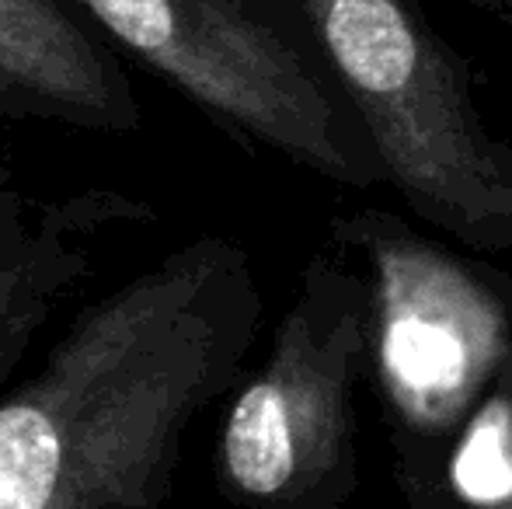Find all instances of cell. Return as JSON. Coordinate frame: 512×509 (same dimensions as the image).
Instances as JSON below:
<instances>
[{"instance_id": "obj_9", "label": "cell", "mask_w": 512, "mask_h": 509, "mask_svg": "<svg viewBox=\"0 0 512 509\" xmlns=\"http://www.w3.org/2000/svg\"><path fill=\"white\" fill-rule=\"evenodd\" d=\"M32 213H35V203L21 192L11 157H7L4 147H0V252L25 231Z\"/></svg>"}, {"instance_id": "obj_2", "label": "cell", "mask_w": 512, "mask_h": 509, "mask_svg": "<svg viewBox=\"0 0 512 509\" xmlns=\"http://www.w3.org/2000/svg\"><path fill=\"white\" fill-rule=\"evenodd\" d=\"M297 7L408 210L474 252H512V147L485 126L464 56L418 0Z\"/></svg>"}, {"instance_id": "obj_8", "label": "cell", "mask_w": 512, "mask_h": 509, "mask_svg": "<svg viewBox=\"0 0 512 509\" xmlns=\"http://www.w3.org/2000/svg\"><path fill=\"white\" fill-rule=\"evenodd\" d=\"M499 391H495V398H485L488 405H495V422H499V429H495V489L492 496H488L485 509H512V353H509V363L506 370H502L499 381Z\"/></svg>"}, {"instance_id": "obj_1", "label": "cell", "mask_w": 512, "mask_h": 509, "mask_svg": "<svg viewBox=\"0 0 512 509\" xmlns=\"http://www.w3.org/2000/svg\"><path fill=\"white\" fill-rule=\"evenodd\" d=\"M262 311L251 255L223 234L88 300L0 391V509H164Z\"/></svg>"}, {"instance_id": "obj_4", "label": "cell", "mask_w": 512, "mask_h": 509, "mask_svg": "<svg viewBox=\"0 0 512 509\" xmlns=\"http://www.w3.org/2000/svg\"><path fill=\"white\" fill-rule=\"evenodd\" d=\"M237 140L349 185L380 161L297 0H70Z\"/></svg>"}, {"instance_id": "obj_10", "label": "cell", "mask_w": 512, "mask_h": 509, "mask_svg": "<svg viewBox=\"0 0 512 509\" xmlns=\"http://www.w3.org/2000/svg\"><path fill=\"white\" fill-rule=\"evenodd\" d=\"M481 11L499 14V18H509L512 21V0H481Z\"/></svg>"}, {"instance_id": "obj_5", "label": "cell", "mask_w": 512, "mask_h": 509, "mask_svg": "<svg viewBox=\"0 0 512 509\" xmlns=\"http://www.w3.org/2000/svg\"><path fill=\"white\" fill-rule=\"evenodd\" d=\"M366 374V276L310 255L262 367L230 391L216 489L248 509H345L359 489L356 384Z\"/></svg>"}, {"instance_id": "obj_6", "label": "cell", "mask_w": 512, "mask_h": 509, "mask_svg": "<svg viewBox=\"0 0 512 509\" xmlns=\"http://www.w3.org/2000/svg\"><path fill=\"white\" fill-rule=\"evenodd\" d=\"M0 119L122 136L143 129V105L70 0H0Z\"/></svg>"}, {"instance_id": "obj_3", "label": "cell", "mask_w": 512, "mask_h": 509, "mask_svg": "<svg viewBox=\"0 0 512 509\" xmlns=\"http://www.w3.org/2000/svg\"><path fill=\"white\" fill-rule=\"evenodd\" d=\"M331 241L366 258V367L415 509L506 370L512 297L485 265L377 206L331 220Z\"/></svg>"}, {"instance_id": "obj_7", "label": "cell", "mask_w": 512, "mask_h": 509, "mask_svg": "<svg viewBox=\"0 0 512 509\" xmlns=\"http://www.w3.org/2000/svg\"><path fill=\"white\" fill-rule=\"evenodd\" d=\"M150 220V203L108 189L35 203L25 231L0 252V391L18 381L49 325L91 279L108 231Z\"/></svg>"}, {"instance_id": "obj_11", "label": "cell", "mask_w": 512, "mask_h": 509, "mask_svg": "<svg viewBox=\"0 0 512 509\" xmlns=\"http://www.w3.org/2000/svg\"><path fill=\"white\" fill-rule=\"evenodd\" d=\"M464 4H474V7H481V0H464Z\"/></svg>"}]
</instances>
